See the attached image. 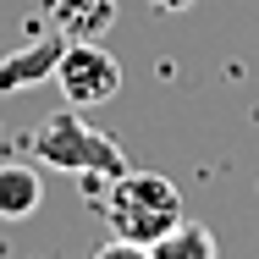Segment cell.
Instances as JSON below:
<instances>
[{"label": "cell", "instance_id": "obj_1", "mask_svg": "<svg viewBox=\"0 0 259 259\" xmlns=\"http://www.w3.org/2000/svg\"><path fill=\"white\" fill-rule=\"evenodd\" d=\"M100 215H105V226H110V237L149 248V243H160L182 221V193L160 171H121L116 182H105Z\"/></svg>", "mask_w": 259, "mask_h": 259}, {"label": "cell", "instance_id": "obj_2", "mask_svg": "<svg viewBox=\"0 0 259 259\" xmlns=\"http://www.w3.org/2000/svg\"><path fill=\"white\" fill-rule=\"evenodd\" d=\"M28 155L39 165H50V171H66V177H105V182H116L127 171L121 144L110 133H100V127H89L77 110L45 116L33 127V138H28Z\"/></svg>", "mask_w": 259, "mask_h": 259}, {"label": "cell", "instance_id": "obj_3", "mask_svg": "<svg viewBox=\"0 0 259 259\" xmlns=\"http://www.w3.org/2000/svg\"><path fill=\"white\" fill-rule=\"evenodd\" d=\"M55 83H61L72 110H94V105H110L121 94V61L105 50L100 39H66Z\"/></svg>", "mask_w": 259, "mask_h": 259}, {"label": "cell", "instance_id": "obj_4", "mask_svg": "<svg viewBox=\"0 0 259 259\" xmlns=\"http://www.w3.org/2000/svg\"><path fill=\"white\" fill-rule=\"evenodd\" d=\"M61 50H66V33H45V39H33L28 50H11L0 61V94H17V89H33V83H45L55 77V66H61Z\"/></svg>", "mask_w": 259, "mask_h": 259}, {"label": "cell", "instance_id": "obj_5", "mask_svg": "<svg viewBox=\"0 0 259 259\" xmlns=\"http://www.w3.org/2000/svg\"><path fill=\"white\" fill-rule=\"evenodd\" d=\"M39 204H45L39 171L22 165V160H6V165H0V221H28Z\"/></svg>", "mask_w": 259, "mask_h": 259}, {"label": "cell", "instance_id": "obj_6", "mask_svg": "<svg viewBox=\"0 0 259 259\" xmlns=\"http://www.w3.org/2000/svg\"><path fill=\"white\" fill-rule=\"evenodd\" d=\"M50 22L66 39H100L116 22V0H50Z\"/></svg>", "mask_w": 259, "mask_h": 259}, {"label": "cell", "instance_id": "obj_7", "mask_svg": "<svg viewBox=\"0 0 259 259\" xmlns=\"http://www.w3.org/2000/svg\"><path fill=\"white\" fill-rule=\"evenodd\" d=\"M155 259H215V232L204 221H177L160 243H149Z\"/></svg>", "mask_w": 259, "mask_h": 259}, {"label": "cell", "instance_id": "obj_8", "mask_svg": "<svg viewBox=\"0 0 259 259\" xmlns=\"http://www.w3.org/2000/svg\"><path fill=\"white\" fill-rule=\"evenodd\" d=\"M94 259H155V254H149L144 243H121V237H116V243H105Z\"/></svg>", "mask_w": 259, "mask_h": 259}, {"label": "cell", "instance_id": "obj_9", "mask_svg": "<svg viewBox=\"0 0 259 259\" xmlns=\"http://www.w3.org/2000/svg\"><path fill=\"white\" fill-rule=\"evenodd\" d=\"M155 6H165V11H177V6H193V0H155Z\"/></svg>", "mask_w": 259, "mask_h": 259}, {"label": "cell", "instance_id": "obj_10", "mask_svg": "<svg viewBox=\"0 0 259 259\" xmlns=\"http://www.w3.org/2000/svg\"><path fill=\"white\" fill-rule=\"evenodd\" d=\"M0 259H6V254H0Z\"/></svg>", "mask_w": 259, "mask_h": 259}]
</instances>
